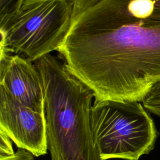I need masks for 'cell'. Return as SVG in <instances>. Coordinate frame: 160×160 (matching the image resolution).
Returning <instances> with one entry per match:
<instances>
[{
  "mask_svg": "<svg viewBox=\"0 0 160 160\" xmlns=\"http://www.w3.org/2000/svg\"><path fill=\"white\" fill-rule=\"evenodd\" d=\"M58 50L95 101L141 102L160 79V0H69Z\"/></svg>",
  "mask_w": 160,
  "mask_h": 160,
  "instance_id": "cell-1",
  "label": "cell"
},
{
  "mask_svg": "<svg viewBox=\"0 0 160 160\" xmlns=\"http://www.w3.org/2000/svg\"><path fill=\"white\" fill-rule=\"evenodd\" d=\"M92 138L99 160H138L154 148L157 131L138 101H95L91 111Z\"/></svg>",
  "mask_w": 160,
  "mask_h": 160,
  "instance_id": "cell-4",
  "label": "cell"
},
{
  "mask_svg": "<svg viewBox=\"0 0 160 160\" xmlns=\"http://www.w3.org/2000/svg\"><path fill=\"white\" fill-rule=\"evenodd\" d=\"M0 156H9L14 154L12 146V140L2 130L0 129Z\"/></svg>",
  "mask_w": 160,
  "mask_h": 160,
  "instance_id": "cell-9",
  "label": "cell"
},
{
  "mask_svg": "<svg viewBox=\"0 0 160 160\" xmlns=\"http://www.w3.org/2000/svg\"><path fill=\"white\" fill-rule=\"evenodd\" d=\"M21 0H0V19L16 10Z\"/></svg>",
  "mask_w": 160,
  "mask_h": 160,
  "instance_id": "cell-8",
  "label": "cell"
},
{
  "mask_svg": "<svg viewBox=\"0 0 160 160\" xmlns=\"http://www.w3.org/2000/svg\"><path fill=\"white\" fill-rule=\"evenodd\" d=\"M72 9L69 0H21L0 19V52L31 62L59 49L69 31Z\"/></svg>",
  "mask_w": 160,
  "mask_h": 160,
  "instance_id": "cell-3",
  "label": "cell"
},
{
  "mask_svg": "<svg viewBox=\"0 0 160 160\" xmlns=\"http://www.w3.org/2000/svg\"><path fill=\"white\" fill-rule=\"evenodd\" d=\"M0 86L24 106L45 112L42 79L34 62L0 52Z\"/></svg>",
  "mask_w": 160,
  "mask_h": 160,
  "instance_id": "cell-6",
  "label": "cell"
},
{
  "mask_svg": "<svg viewBox=\"0 0 160 160\" xmlns=\"http://www.w3.org/2000/svg\"><path fill=\"white\" fill-rule=\"evenodd\" d=\"M141 102L146 110L160 117V79L151 87Z\"/></svg>",
  "mask_w": 160,
  "mask_h": 160,
  "instance_id": "cell-7",
  "label": "cell"
},
{
  "mask_svg": "<svg viewBox=\"0 0 160 160\" xmlns=\"http://www.w3.org/2000/svg\"><path fill=\"white\" fill-rule=\"evenodd\" d=\"M34 156L28 151L19 148L16 152L11 155L6 156H0V160H34Z\"/></svg>",
  "mask_w": 160,
  "mask_h": 160,
  "instance_id": "cell-10",
  "label": "cell"
},
{
  "mask_svg": "<svg viewBox=\"0 0 160 160\" xmlns=\"http://www.w3.org/2000/svg\"><path fill=\"white\" fill-rule=\"evenodd\" d=\"M0 129L16 145L39 157L47 153L45 112L24 106L0 86Z\"/></svg>",
  "mask_w": 160,
  "mask_h": 160,
  "instance_id": "cell-5",
  "label": "cell"
},
{
  "mask_svg": "<svg viewBox=\"0 0 160 160\" xmlns=\"http://www.w3.org/2000/svg\"><path fill=\"white\" fill-rule=\"evenodd\" d=\"M34 62L42 82L52 160H99L91 126L93 92L51 54Z\"/></svg>",
  "mask_w": 160,
  "mask_h": 160,
  "instance_id": "cell-2",
  "label": "cell"
}]
</instances>
